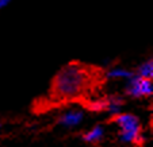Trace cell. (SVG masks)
<instances>
[{"mask_svg": "<svg viewBox=\"0 0 153 147\" xmlns=\"http://www.w3.org/2000/svg\"><path fill=\"white\" fill-rule=\"evenodd\" d=\"M7 1H8V0H0V7H3L4 4L7 3Z\"/></svg>", "mask_w": 153, "mask_h": 147, "instance_id": "52a82bcc", "label": "cell"}, {"mask_svg": "<svg viewBox=\"0 0 153 147\" xmlns=\"http://www.w3.org/2000/svg\"><path fill=\"white\" fill-rule=\"evenodd\" d=\"M83 118V113L80 111H71V112L65 113L62 118L60 119V121L64 124V126H75Z\"/></svg>", "mask_w": 153, "mask_h": 147, "instance_id": "3957f363", "label": "cell"}, {"mask_svg": "<svg viewBox=\"0 0 153 147\" xmlns=\"http://www.w3.org/2000/svg\"><path fill=\"white\" fill-rule=\"evenodd\" d=\"M140 77H145V78H152V74H153V64L152 61L144 64L141 68H140Z\"/></svg>", "mask_w": 153, "mask_h": 147, "instance_id": "5b68a950", "label": "cell"}, {"mask_svg": "<svg viewBox=\"0 0 153 147\" xmlns=\"http://www.w3.org/2000/svg\"><path fill=\"white\" fill-rule=\"evenodd\" d=\"M102 136H103V128H102L100 126H98V127L92 128L90 132H87L85 135H83V138L85 139L87 142L95 143V142H99V140H100Z\"/></svg>", "mask_w": 153, "mask_h": 147, "instance_id": "277c9868", "label": "cell"}, {"mask_svg": "<svg viewBox=\"0 0 153 147\" xmlns=\"http://www.w3.org/2000/svg\"><path fill=\"white\" fill-rule=\"evenodd\" d=\"M110 77H131V73L126 72V70H113V72L110 73Z\"/></svg>", "mask_w": 153, "mask_h": 147, "instance_id": "8992f818", "label": "cell"}, {"mask_svg": "<svg viewBox=\"0 0 153 147\" xmlns=\"http://www.w3.org/2000/svg\"><path fill=\"white\" fill-rule=\"evenodd\" d=\"M100 68L71 62L64 66L53 78L50 85V100L53 103L84 101V97L94 93L102 81Z\"/></svg>", "mask_w": 153, "mask_h": 147, "instance_id": "6da1fadb", "label": "cell"}, {"mask_svg": "<svg viewBox=\"0 0 153 147\" xmlns=\"http://www.w3.org/2000/svg\"><path fill=\"white\" fill-rule=\"evenodd\" d=\"M110 121H115L121 127V136L123 140L134 143L136 146H142L144 139L140 134V121L136 116L125 113V115H114Z\"/></svg>", "mask_w": 153, "mask_h": 147, "instance_id": "7a4b0ae2", "label": "cell"}]
</instances>
